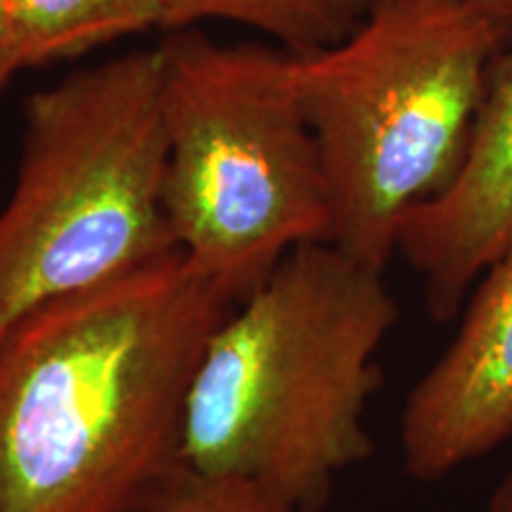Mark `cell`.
Returning a JSON list of instances; mask_svg holds the SVG:
<instances>
[{"label":"cell","mask_w":512,"mask_h":512,"mask_svg":"<svg viewBox=\"0 0 512 512\" xmlns=\"http://www.w3.org/2000/svg\"><path fill=\"white\" fill-rule=\"evenodd\" d=\"M162 53L164 204L176 247L247 299L292 249L330 242L323 162L292 53L174 31Z\"/></svg>","instance_id":"obj_5"},{"label":"cell","mask_w":512,"mask_h":512,"mask_svg":"<svg viewBox=\"0 0 512 512\" xmlns=\"http://www.w3.org/2000/svg\"><path fill=\"white\" fill-rule=\"evenodd\" d=\"M24 67L166 24L169 0H3Z\"/></svg>","instance_id":"obj_8"},{"label":"cell","mask_w":512,"mask_h":512,"mask_svg":"<svg viewBox=\"0 0 512 512\" xmlns=\"http://www.w3.org/2000/svg\"><path fill=\"white\" fill-rule=\"evenodd\" d=\"M373 0H169L164 29L181 31L204 19L245 24L278 38L287 53L309 55L354 34Z\"/></svg>","instance_id":"obj_9"},{"label":"cell","mask_w":512,"mask_h":512,"mask_svg":"<svg viewBox=\"0 0 512 512\" xmlns=\"http://www.w3.org/2000/svg\"><path fill=\"white\" fill-rule=\"evenodd\" d=\"M489 512H512V467L491 491Z\"/></svg>","instance_id":"obj_12"},{"label":"cell","mask_w":512,"mask_h":512,"mask_svg":"<svg viewBox=\"0 0 512 512\" xmlns=\"http://www.w3.org/2000/svg\"><path fill=\"white\" fill-rule=\"evenodd\" d=\"M512 439V242L467 297L456 337L408 394V477L439 482Z\"/></svg>","instance_id":"obj_6"},{"label":"cell","mask_w":512,"mask_h":512,"mask_svg":"<svg viewBox=\"0 0 512 512\" xmlns=\"http://www.w3.org/2000/svg\"><path fill=\"white\" fill-rule=\"evenodd\" d=\"M166 155L159 48L31 95L0 209V335L41 306L181 252L164 204Z\"/></svg>","instance_id":"obj_4"},{"label":"cell","mask_w":512,"mask_h":512,"mask_svg":"<svg viewBox=\"0 0 512 512\" xmlns=\"http://www.w3.org/2000/svg\"><path fill=\"white\" fill-rule=\"evenodd\" d=\"M399 320L382 273L330 242L292 249L211 335L188 396L181 460L320 512L373 453L377 351Z\"/></svg>","instance_id":"obj_2"},{"label":"cell","mask_w":512,"mask_h":512,"mask_svg":"<svg viewBox=\"0 0 512 512\" xmlns=\"http://www.w3.org/2000/svg\"><path fill=\"white\" fill-rule=\"evenodd\" d=\"M19 69H24V62L17 50L15 34H12L8 10H5V3L0 0V91L8 86Z\"/></svg>","instance_id":"obj_11"},{"label":"cell","mask_w":512,"mask_h":512,"mask_svg":"<svg viewBox=\"0 0 512 512\" xmlns=\"http://www.w3.org/2000/svg\"><path fill=\"white\" fill-rule=\"evenodd\" d=\"M453 3L472 5V8L486 10V12H491V15L512 22V0H453Z\"/></svg>","instance_id":"obj_13"},{"label":"cell","mask_w":512,"mask_h":512,"mask_svg":"<svg viewBox=\"0 0 512 512\" xmlns=\"http://www.w3.org/2000/svg\"><path fill=\"white\" fill-rule=\"evenodd\" d=\"M510 242L512 46L491 69L456 181L408 211L396 252L422 275L430 316L448 323Z\"/></svg>","instance_id":"obj_7"},{"label":"cell","mask_w":512,"mask_h":512,"mask_svg":"<svg viewBox=\"0 0 512 512\" xmlns=\"http://www.w3.org/2000/svg\"><path fill=\"white\" fill-rule=\"evenodd\" d=\"M126 512H304L249 479L178 465Z\"/></svg>","instance_id":"obj_10"},{"label":"cell","mask_w":512,"mask_h":512,"mask_svg":"<svg viewBox=\"0 0 512 512\" xmlns=\"http://www.w3.org/2000/svg\"><path fill=\"white\" fill-rule=\"evenodd\" d=\"M183 252L0 335V512H126L176 470L188 396L235 309Z\"/></svg>","instance_id":"obj_1"},{"label":"cell","mask_w":512,"mask_h":512,"mask_svg":"<svg viewBox=\"0 0 512 512\" xmlns=\"http://www.w3.org/2000/svg\"><path fill=\"white\" fill-rule=\"evenodd\" d=\"M512 22L453 0H373L337 46L292 53L330 200V245L384 273L401 221L456 181Z\"/></svg>","instance_id":"obj_3"}]
</instances>
